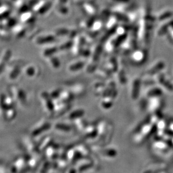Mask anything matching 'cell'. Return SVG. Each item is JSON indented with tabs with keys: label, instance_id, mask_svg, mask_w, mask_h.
Listing matches in <instances>:
<instances>
[{
	"label": "cell",
	"instance_id": "6da1fadb",
	"mask_svg": "<svg viewBox=\"0 0 173 173\" xmlns=\"http://www.w3.org/2000/svg\"><path fill=\"white\" fill-rule=\"evenodd\" d=\"M53 3L50 0H38L32 7V11L37 16H43L52 8Z\"/></svg>",
	"mask_w": 173,
	"mask_h": 173
},
{
	"label": "cell",
	"instance_id": "7a4b0ae2",
	"mask_svg": "<svg viewBox=\"0 0 173 173\" xmlns=\"http://www.w3.org/2000/svg\"><path fill=\"white\" fill-rule=\"evenodd\" d=\"M57 38L53 32L39 33L34 38V43L39 46H44L55 42Z\"/></svg>",
	"mask_w": 173,
	"mask_h": 173
},
{
	"label": "cell",
	"instance_id": "3957f363",
	"mask_svg": "<svg viewBox=\"0 0 173 173\" xmlns=\"http://www.w3.org/2000/svg\"><path fill=\"white\" fill-rule=\"evenodd\" d=\"M86 44L85 36L83 34L81 35L78 34L73 39V43L71 49L72 55L76 56L81 55V52Z\"/></svg>",
	"mask_w": 173,
	"mask_h": 173
},
{
	"label": "cell",
	"instance_id": "277c9868",
	"mask_svg": "<svg viewBox=\"0 0 173 173\" xmlns=\"http://www.w3.org/2000/svg\"><path fill=\"white\" fill-rule=\"evenodd\" d=\"M81 6V11L86 17L96 18L99 14V8L97 5L94 1H86Z\"/></svg>",
	"mask_w": 173,
	"mask_h": 173
},
{
	"label": "cell",
	"instance_id": "5b68a950",
	"mask_svg": "<svg viewBox=\"0 0 173 173\" xmlns=\"http://www.w3.org/2000/svg\"><path fill=\"white\" fill-rule=\"evenodd\" d=\"M40 98L46 111L52 115L55 111V104L50 94L46 91H43L40 94Z\"/></svg>",
	"mask_w": 173,
	"mask_h": 173
},
{
	"label": "cell",
	"instance_id": "8992f818",
	"mask_svg": "<svg viewBox=\"0 0 173 173\" xmlns=\"http://www.w3.org/2000/svg\"><path fill=\"white\" fill-rule=\"evenodd\" d=\"M36 15L32 10H27L21 12L18 17L19 22L29 27L32 26L36 23Z\"/></svg>",
	"mask_w": 173,
	"mask_h": 173
},
{
	"label": "cell",
	"instance_id": "52a82bcc",
	"mask_svg": "<svg viewBox=\"0 0 173 173\" xmlns=\"http://www.w3.org/2000/svg\"><path fill=\"white\" fill-rule=\"evenodd\" d=\"M27 26L21 23H17L11 29L12 36L16 39H21L27 34Z\"/></svg>",
	"mask_w": 173,
	"mask_h": 173
},
{
	"label": "cell",
	"instance_id": "ba28073f",
	"mask_svg": "<svg viewBox=\"0 0 173 173\" xmlns=\"http://www.w3.org/2000/svg\"><path fill=\"white\" fill-rule=\"evenodd\" d=\"M23 70V67L20 61H15L13 62L10 67V70L8 72V76L10 80H16L19 76Z\"/></svg>",
	"mask_w": 173,
	"mask_h": 173
},
{
	"label": "cell",
	"instance_id": "9c48e42d",
	"mask_svg": "<svg viewBox=\"0 0 173 173\" xmlns=\"http://www.w3.org/2000/svg\"><path fill=\"white\" fill-rule=\"evenodd\" d=\"M71 29V27H68L67 26H58L55 27L52 32L55 35L57 39H63L67 38H69Z\"/></svg>",
	"mask_w": 173,
	"mask_h": 173
},
{
	"label": "cell",
	"instance_id": "30bf717a",
	"mask_svg": "<svg viewBox=\"0 0 173 173\" xmlns=\"http://www.w3.org/2000/svg\"><path fill=\"white\" fill-rule=\"evenodd\" d=\"M51 127V123L47 122H42L38 123L36 127L32 130V135L33 136H38L49 130Z\"/></svg>",
	"mask_w": 173,
	"mask_h": 173
},
{
	"label": "cell",
	"instance_id": "8fae6325",
	"mask_svg": "<svg viewBox=\"0 0 173 173\" xmlns=\"http://www.w3.org/2000/svg\"><path fill=\"white\" fill-rule=\"evenodd\" d=\"M12 56V51L10 49H5L4 50V51L2 52L1 55V72L2 73V72L6 68L7 66V64L10 62L11 58Z\"/></svg>",
	"mask_w": 173,
	"mask_h": 173
},
{
	"label": "cell",
	"instance_id": "7c38bea8",
	"mask_svg": "<svg viewBox=\"0 0 173 173\" xmlns=\"http://www.w3.org/2000/svg\"><path fill=\"white\" fill-rule=\"evenodd\" d=\"M44 46L45 47L44 48L42 51V55L46 58L52 55H55L58 52V44H55V42L46 45Z\"/></svg>",
	"mask_w": 173,
	"mask_h": 173
},
{
	"label": "cell",
	"instance_id": "4fadbf2b",
	"mask_svg": "<svg viewBox=\"0 0 173 173\" xmlns=\"http://www.w3.org/2000/svg\"><path fill=\"white\" fill-rule=\"evenodd\" d=\"M83 132L84 133L85 138L87 139H94L98 136L97 126L94 123L88 124Z\"/></svg>",
	"mask_w": 173,
	"mask_h": 173
},
{
	"label": "cell",
	"instance_id": "5bb4252c",
	"mask_svg": "<svg viewBox=\"0 0 173 173\" xmlns=\"http://www.w3.org/2000/svg\"><path fill=\"white\" fill-rule=\"evenodd\" d=\"M86 65V62L83 60H78L70 64L68 70L71 72H77L83 69Z\"/></svg>",
	"mask_w": 173,
	"mask_h": 173
},
{
	"label": "cell",
	"instance_id": "9a60e30c",
	"mask_svg": "<svg viewBox=\"0 0 173 173\" xmlns=\"http://www.w3.org/2000/svg\"><path fill=\"white\" fill-rule=\"evenodd\" d=\"M72 43L73 39L68 38L63 39V40L59 44H58V52L67 51L70 49L71 50Z\"/></svg>",
	"mask_w": 173,
	"mask_h": 173
},
{
	"label": "cell",
	"instance_id": "2e32d148",
	"mask_svg": "<svg viewBox=\"0 0 173 173\" xmlns=\"http://www.w3.org/2000/svg\"><path fill=\"white\" fill-rule=\"evenodd\" d=\"M55 8L56 14L59 16H67L70 12L68 5L55 4Z\"/></svg>",
	"mask_w": 173,
	"mask_h": 173
},
{
	"label": "cell",
	"instance_id": "e0dca14e",
	"mask_svg": "<svg viewBox=\"0 0 173 173\" xmlns=\"http://www.w3.org/2000/svg\"><path fill=\"white\" fill-rule=\"evenodd\" d=\"M115 96L114 94H113L108 95L102 96V99L101 100V106L105 109H109L113 105V98Z\"/></svg>",
	"mask_w": 173,
	"mask_h": 173
},
{
	"label": "cell",
	"instance_id": "ac0fdd59",
	"mask_svg": "<svg viewBox=\"0 0 173 173\" xmlns=\"http://www.w3.org/2000/svg\"><path fill=\"white\" fill-rule=\"evenodd\" d=\"M14 7L16 11L20 14L21 12L29 10L30 6L26 0H15L14 1Z\"/></svg>",
	"mask_w": 173,
	"mask_h": 173
},
{
	"label": "cell",
	"instance_id": "d6986e66",
	"mask_svg": "<svg viewBox=\"0 0 173 173\" xmlns=\"http://www.w3.org/2000/svg\"><path fill=\"white\" fill-rule=\"evenodd\" d=\"M74 96L75 95L73 94V93L70 91H67L62 89L59 99H59L61 101H62V102H64V103H70V102L73 100Z\"/></svg>",
	"mask_w": 173,
	"mask_h": 173
},
{
	"label": "cell",
	"instance_id": "ffe728a7",
	"mask_svg": "<svg viewBox=\"0 0 173 173\" xmlns=\"http://www.w3.org/2000/svg\"><path fill=\"white\" fill-rule=\"evenodd\" d=\"M18 23L16 17L15 16H9L8 17L5 18L1 20V26L11 29Z\"/></svg>",
	"mask_w": 173,
	"mask_h": 173
},
{
	"label": "cell",
	"instance_id": "44dd1931",
	"mask_svg": "<svg viewBox=\"0 0 173 173\" xmlns=\"http://www.w3.org/2000/svg\"><path fill=\"white\" fill-rule=\"evenodd\" d=\"M116 65H117L116 60L114 59V58H110L104 63V66H102V68H104L106 71H108L110 73L115 71L117 66H116Z\"/></svg>",
	"mask_w": 173,
	"mask_h": 173
},
{
	"label": "cell",
	"instance_id": "7402d4cb",
	"mask_svg": "<svg viewBox=\"0 0 173 173\" xmlns=\"http://www.w3.org/2000/svg\"><path fill=\"white\" fill-rule=\"evenodd\" d=\"M40 142L38 144L39 151H45L50 146L53 144V140L50 137H46Z\"/></svg>",
	"mask_w": 173,
	"mask_h": 173
},
{
	"label": "cell",
	"instance_id": "603a6c76",
	"mask_svg": "<svg viewBox=\"0 0 173 173\" xmlns=\"http://www.w3.org/2000/svg\"><path fill=\"white\" fill-rule=\"evenodd\" d=\"M74 123L76 129L79 132H83L88 124L86 121L84 119L83 117L75 119V121H74Z\"/></svg>",
	"mask_w": 173,
	"mask_h": 173
},
{
	"label": "cell",
	"instance_id": "cb8c5ba5",
	"mask_svg": "<svg viewBox=\"0 0 173 173\" xmlns=\"http://www.w3.org/2000/svg\"><path fill=\"white\" fill-rule=\"evenodd\" d=\"M85 114V111L83 109H75L71 112L68 115V119L70 121H75L78 118L83 117Z\"/></svg>",
	"mask_w": 173,
	"mask_h": 173
},
{
	"label": "cell",
	"instance_id": "d4e9b609",
	"mask_svg": "<svg viewBox=\"0 0 173 173\" xmlns=\"http://www.w3.org/2000/svg\"><path fill=\"white\" fill-rule=\"evenodd\" d=\"M12 9L6 4H2L1 6V19L8 17L11 15Z\"/></svg>",
	"mask_w": 173,
	"mask_h": 173
},
{
	"label": "cell",
	"instance_id": "484cf974",
	"mask_svg": "<svg viewBox=\"0 0 173 173\" xmlns=\"http://www.w3.org/2000/svg\"><path fill=\"white\" fill-rule=\"evenodd\" d=\"M24 72L26 75L29 77H34L38 74V69L35 65L29 64L25 68Z\"/></svg>",
	"mask_w": 173,
	"mask_h": 173
},
{
	"label": "cell",
	"instance_id": "4316f807",
	"mask_svg": "<svg viewBox=\"0 0 173 173\" xmlns=\"http://www.w3.org/2000/svg\"><path fill=\"white\" fill-rule=\"evenodd\" d=\"M3 112L4 118L8 121H10L15 118L16 115V112L15 108L13 107L9 108L8 109L5 110Z\"/></svg>",
	"mask_w": 173,
	"mask_h": 173
},
{
	"label": "cell",
	"instance_id": "83f0119b",
	"mask_svg": "<svg viewBox=\"0 0 173 173\" xmlns=\"http://www.w3.org/2000/svg\"><path fill=\"white\" fill-rule=\"evenodd\" d=\"M81 161V164L78 165V167L77 168V171H84L86 170L90 169L93 167V163L92 161L89 160V159H87V158L85 159V161Z\"/></svg>",
	"mask_w": 173,
	"mask_h": 173
},
{
	"label": "cell",
	"instance_id": "f1b7e54d",
	"mask_svg": "<svg viewBox=\"0 0 173 173\" xmlns=\"http://www.w3.org/2000/svg\"><path fill=\"white\" fill-rule=\"evenodd\" d=\"M49 63V64L55 69H58L61 66V62L59 61L58 57H57L55 55H52L46 58Z\"/></svg>",
	"mask_w": 173,
	"mask_h": 173
},
{
	"label": "cell",
	"instance_id": "f546056e",
	"mask_svg": "<svg viewBox=\"0 0 173 173\" xmlns=\"http://www.w3.org/2000/svg\"><path fill=\"white\" fill-rule=\"evenodd\" d=\"M55 128L57 131L62 132H64V133L70 132L72 131L71 126L65 123H56L55 126Z\"/></svg>",
	"mask_w": 173,
	"mask_h": 173
},
{
	"label": "cell",
	"instance_id": "4dcf8cb0",
	"mask_svg": "<svg viewBox=\"0 0 173 173\" xmlns=\"http://www.w3.org/2000/svg\"><path fill=\"white\" fill-rule=\"evenodd\" d=\"M94 88L95 94L102 96L106 90V85L102 83H96L95 85Z\"/></svg>",
	"mask_w": 173,
	"mask_h": 173
},
{
	"label": "cell",
	"instance_id": "1f68e13d",
	"mask_svg": "<svg viewBox=\"0 0 173 173\" xmlns=\"http://www.w3.org/2000/svg\"><path fill=\"white\" fill-rule=\"evenodd\" d=\"M1 36L2 39L4 40H8L12 36L11 29H9L3 26H1Z\"/></svg>",
	"mask_w": 173,
	"mask_h": 173
},
{
	"label": "cell",
	"instance_id": "d6a6232c",
	"mask_svg": "<svg viewBox=\"0 0 173 173\" xmlns=\"http://www.w3.org/2000/svg\"><path fill=\"white\" fill-rule=\"evenodd\" d=\"M102 156L106 157H113L116 155V151L113 149H102L100 152Z\"/></svg>",
	"mask_w": 173,
	"mask_h": 173
},
{
	"label": "cell",
	"instance_id": "836d02e7",
	"mask_svg": "<svg viewBox=\"0 0 173 173\" xmlns=\"http://www.w3.org/2000/svg\"><path fill=\"white\" fill-rule=\"evenodd\" d=\"M62 90V89H57L55 90H53L51 93H49L52 99L54 100V101L55 100H57L58 99H59Z\"/></svg>",
	"mask_w": 173,
	"mask_h": 173
},
{
	"label": "cell",
	"instance_id": "e575fe53",
	"mask_svg": "<svg viewBox=\"0 0 173 173\" xmlns=\"http://www.w3.org/2000/svg\"><path fill=\"white\" fill-rule=\"evenodd\" d=\"M55 4H69V0H55Z\"/></svg>",
	"mask_w": 173,
	"mask_h": 173
},
{
	"label": "cell",
	"instance_id": "d590c367",
	"mask_svg": "<svg viewBox=\"0 0 173 173\" xmlns=\"http://www.w3.org/2000/svg\"><path fill=\"white\" fill-rule=\"evenodd\" d=\"M87 0H72V2L75 4V5L81 6L83 5V3L86 2Z\"/></svg>",
	"mask_w": 173,
	"mask_h": 173
},
{
	"label": "cell",
	"instance_id": "8d00e7d4",
	"mask_svg": "<svg viewBox=\"0 0 173 173\" xmlns=\"http://www.w3.org/2000/svg\"><path fill=\"white\" fill-rule=\"evenodd\" d=\"M115 3H118L119 4H124L128 2L130 0H111Z\"/></svg>",
	"mask_w": 173,
	"mask_h": 173
},
{
	"label": "cell",
	"instance_id": "74e56055",
	"mask_svg": "<svg viewBox=\"0 0 173 173\" xmlns=\"http://www.w3.org/2000/svg\"><path fill=\"white\" fill-rule=\"evenodd\" d=\"M11 1H14H14H15V0H11Z\"/></svg>",
	"mask_w": 173,
	"mask_h": 173
}]
</instances>
